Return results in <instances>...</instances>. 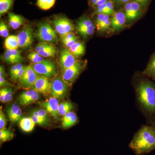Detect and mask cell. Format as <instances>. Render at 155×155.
Listing matches in <instances>:
<instances>
[{"instance_id": "6da1fadb", "label": "cell", "mask_w": 155, "mask_h": 155, "mask_svg": "<svg viewBox=\"0 0 155 155\" xmlns=\"http://www.w3.org/2000/svg\"><path fill=\"white\" fill-rule=\"evenodd\" d=\"M129 147L136 155L146 154L155 150V130L153 126H142L134 134Z\"/></svg>"}, {"instance_id": "7a4b0ae2", "label": "cell", "mask_w": 155, "mask_h": 155, "mask_svg": "<svg viewBox=\"0 0 155 155\" xmlns=\"http://www.w3.org/2000/svg\"><path fill=\"white\" fill-rule=\"evenodd\" d=\"M135 90L143 110L149 116H155V84L148 79L142 80Z\"/></svg>"}, {"instance_id": "3957f363", "label": "cell", "mask_w": 155, "mask_h": 155, "mask_svg": "<svg viewBox=\"0 0 155 155\" xmlns=\"http://www.w3.org/2000/svg\"><path fill=\"white\" fill-rule=\"evenodd\" d=\"M37 36L40 42L55 45L59 41L56 31L47 21H44L39 24Z\"/></svg>"}, {"instance_id": "277c9868", "label": "cell", "mask_w": 155, "mask_h": 155, "mask_svg": "<svg viewBox=\"0 0 155 155\" xmlns=\"http://www.w3.org/2000/svg\"><path fill=\"white\" fill-rule=\"evenodd\" d=\"M85 66V62L78 60L72 67L62 70L61 76L63 80L69 86L72 85L84 69Z\"/></svg>"}, {"instance_id": "5b68a950", "label": "cell", "mask_w": 155, "mask_h": 155, "mask_svg": "<svg viewBox=\"0 0 155 155\" xmlns=\"http://www.w3.org/2000/svg\"><path fill=\"white\" fill-rule=\"evenodd\" d=\"M56 32L62 37L75 30V25L72 21L67 17L63 16H56L52 20Z\"/></svg>"}, {"instance_id": "8992f818", "label": "cell", "mask_w": 155, "mask_h": 155, "mask_svg": "<svg viewBox=\"0 0 155 155\" xmlns=\"http://www.w3.org/2000/svg\"><path fill=\"white\" fill-rule=\"evenodd\" d=\"M32 66L39 75H43L49 79L57 75V67L54 62L52 60L46 59L41 63L34 64Z\"/></svg>"}, {"instance_id": "52a82bcc", "label": "cell", "mask_w": 155, "mask_h": 155, "mask_svg": "<svg viewBox=\"0 0 155 155\" xmlns=\"http://www.w3.org/2000/svg\"><path fill=\"white\" fill-rule=\"evenodd\" d=\"M69 85L63 80L62 76L56 78L51 83L50 93L53 97L62 99L67 95Z\"/></svg>"}, {"instance_id": "ba28073f", "label": "cell", "mask_w": 155, "mask_h": 155, "mask_svg": "<svg viewBox=\"0 0 155 155\" xmlns=\"http://www.w3.org/2000/svg\"><path fill=\"white\" fill-rule=\"evenodd\" d=\"M17 36L19 47L22 48H29L34 41V32L30 25L25 26Z\"/></svg>"}, {"instance_id": "9c48e42d", "label": "cell", "mask_w": 155, "mask_h": 155, "mask_svg": "<svg viewBox=\"0 0 155 155\" xmlns=\"http://www.w3.org/2000/svg\"><path fill=\"white\" fill-rule=\"evenodd\" d=\"M76 28L78 32L84 38L91 36L94 32L95 26L91 19L83 16L77 22Z\"/></svg>"}, {"instance_id": "30bf717a", "label": "cell", "mask_w": 155, "mask_h": 155, "mask_svg": "<svg viewBox=\"0 0 155 155\" xmlns=\"http://www.w3.org/2000/svg\"><path fill=\"white\" fill-rule=\"evenodd\" d=\"M38 75L34 69L33 66L28 65L26 67L24 74L18 81L22 87L31 88L34 84Z\"/></svg>"}, {"instance_id": "8fae6325", "label": "cell", "mask_w": 155, "mask_h": 155, "mask_svg": "<svg viewBox=\"0 0 155 155\" xmlns=\"http://www.w3.org/2000/svg\"><path fill=\"white\" fill-rule=\"evenodd\" d=\"M77 58L71 53L69 49L63 48L59 54V66L62 70L72 67L78 61Z\"/></svg>"}, {"instance_id": "7c38bea8", "label": "cell", "mask_w": 155, "mask_h": 155, "mask_svg": "<svg viewBox=\"0 0 155 155\" xmlns=\"http://www.w3.org/2000/svg\"><path fill=\"white\" fill-rule=\"evenodd\" d=\"M35 50L44 58H54L58 53V48L54 45L47 42H40Z\"/></svg>"}, {"instance_id": "4fadbf2b", "label": "cell", "mask_w": 155, "mask_h": 155, "mask_svg": "<svg viewBox=\"0 0 155 155\" xmlns=\"http://www.w3.org/2000/svg\"><path fill=\"white\" fill-rule=\"evenodd\" d=\"M39 93L33 89L22 92L19 96L18 101L21 106H25L35 102L39 99Z\"/></svg>"}, {"instance_id": "5bb4252c", "label": "cell", "mask_w": 155, "mask_h": 155, "mask_svg": "<svg viewBox=\"0 0 155 155\" xmlns=\"http://www.w3.org/2000/svg\"><path fill=\"white\" fill-rule=\"evenodd\" d=\"M51 83V82L48 78L39 75L34 84L31 88L40 93L47 94L50 92Z\"/></svg>"}, {"instance_id": "9a60e30c", "label": "cell", "mask_w": 155, "mask_h": 155, "mask_svg": "<svg viewBox=\"0 0 155 155\" xmlns=\"http://www.w3.org/2000/svg\"><path fill=\"white\" fill-rule=\"evenodd\" d=\"M42 107L45 110L57 119H59V106L60 105L58 99L51 97L41 103Z\"/></svg>"}, {"instance_id": "2e32d148", "label": "cell", "mask_w": 155, "mask_h": 155, "mask_svg": "<svg viewBox=\"0 0 155 155\" xmlns=\"http://www.w3.org/2000/svg\"><path fill=\"white\" fill-rule=\"evenodd\" d=\"M126 17L123 12H115L110 19L111 27L114 31H118L123 28L126 21Z\"/></svg>"}, {"instance_id": "e0dca14e", "label": "cell", "mask_w": 155, "mask_h": 155, "mask_svg": "<svg viewBox=\"0 0 155 155\" xmlns=\"http://www.w3.org/2000/svg\"><path fill=\"white\" fill-rule=\"evenodd\" d=\"M7 114L10 122L15 123L21 119L22 112L17 104L14 103L7 110Z\"/></svg>"}, {"instance_id": "ac0fdd59", "label": "cell", "mask_w": 155, "mask_h": 155, "mask_svg": "<svg viewBox=\"0 0 155 155\" xmlns=\"http://www.w3.org/2000/svg\"><path fill=\"white\" fill-rule=\"evenodd\" d=\"M9 25L14 29H17L25 22V19L22 16L12 12L8 13Z\"/></svg>"}, {"instance_id": "d6986e66", "label": "cell", "mask_w": 155, "mask_h": 155, "mask_svg": "<svg viewBox=\"0 0 155 155\" xmlns=\"http://www.w3.org/2000/svg\"><path fill=\"white\" fill-rule=\"evenodd\" d=\"M78 122V117L74 112H70L64 115L62 118V127L65 129L75 125Z\"/></svg>"}, {"instance_id": "ffe728a7", "label": "cell", "mask_w": 155, "mask_h": 155, "mask_svg": "<svg viewBox=\"0 0 155 155\" xmlns=\"http://www.w3.org/2000/svg\"><path fill=\"white\" fill-rule=\"evenodd\" d=\"M69 50L75 58H79L84 54L85 46L83 42L78 41L69 48Z\"/></svg>"}, {"instance_id": "44dd1931", "label": "cell", "mask_w": 155, "mask_h": 155, "mask_svg": "<svg viewBox=\"0 0 155 155\" xmlns=\"http://www.w3.org/2000/svg\"><path fill=\"white\" fill-rule=\"evenodd\" d=\"M142 13V6L135 1L131 2V8L130 13L127 19L128 20H134L139 17Z\"/></svg>"}, {"instance_id": "7402d4cb", "label": "cell", "mask_w": 155, "mask_h": 155, "mask_svg": "<svg viewBox=\"0 0 155 155\" xmlns=\"http://www.w3.org/2000/svg\"><path fill=\"white\" fill-rule=\"evenodd\" d=\"M35 122L30 117H24L20 120L19 126L23 131L29 132L32 131L35 125Z\"/></svg>"}, {"instance_id": "603a6c76", "label": "cell", "mask_w": 155, "mask_h": 155, "mask_svg": "<svg viewBox=\"0 0 155 155\" xmlns=\"http://www.w3.org/2000/svg\"><path fill=\"white\" fill-rule=\"evenodd\" d=\"M13 90L11 87H5L0 90V100L3 103L11 101L13 99Z\"/></svg>"}, {"instance_id": "cb8c5ba5", "label": "cell", "mask_w": 155, "mask_h": 155, "mask_svg": "<svg viewBox=\"0 0 155 155\" xmlns=\"http://www.w3.org/2000/svg\"><path fill=\"white\" fill-rule=\"evenodd\" d=\"M143 74L155 80V53L153 55Z\"/></svg>"}, {"instance_id": "d4e9b609", "label": "cell", "mask_w": 155, "mask_h": 155, "mask_svg": "<svg viewBox=\"0 0 155 155\" xmlns=\"http://www.w3.org/2000/svg\"><path fill=\"white\" fill-rule=\"evenodd\" d=\"M7 50H16L19 47L17 35H10L6 38L5 43Z\"/></svg>"}, {"instance_id": "484cf974", "label": "cell", "mask_w": 155, "mask_h": 155, "mask_svg": "<svg viewBox=\"0 0 155 155\" xmlns=\"http://www.w3.org/2000/svg\"><path fill=\"white\" fill-rule=\"evenodd\" d=\"M14 0H0V17L8 13L12 8Z\"/></svg>"}, {"instance_id": "4316f807", "label": "cell", "mask_w": 155, "mask_h": 155, "mask_svg": "<svg viewBox=\"0 0 155 155\" xmlns=\"http://www.w3.org/2000/svg\"><path fill=\"white\" fill-rule=\"evenodd\" d=\"M30 117L33 120L34 122H35V124L42 126H46L49 122V120L45 119L44 117L39 115L36 110L31 113Z\"/></svg>"}, {"instance_id": "83f0119b", "label": "cell", "mask_w": 155, "mask_h": 155, "mask_svg": "<svg viewBox=\"0 0 155 155\" xmlns=\"http://www.w3.org/2000/svg\"><path fill=\"white\" fill-rule=\"evenodd\" d=\"M73 108V104L70 102L66 101L61 103L59 106V114L60 116H64L67 113L71 112Z\"/></svg>"}, {"instance_id": "f1b7e54d", "label": "cell", "mask_w": 155, "mask_h": 155, "mask_svg": "<svg viewBox=\"0 0 155 155\" xmlns=\"http://www.w3.org/2000/svg\"><path fill=\"white\" fill-rule=\"evenodd\" d=\"M56 0H37L36 5L41 10L47 11L54 5Z\"/></svg>"}, {"instance_id": "f546056e", "label": "cell", "mask_w": 155, "mask_h": 155, "mask_svg": "<svg viewBox=\"0 0 155 155\" xmlns=\"http://www.w3.org/2000/svg\"><path fill=\"white\" fill-rule=\"evenodd\" d=\"M14 136L13 132L9 129H6L5 128L0 130L1 143L11 140L14 137Z\"/></svg>"}, {"instance_id": "4dcf8cb0", "label": "cell", "mask_w": 155, "mask_h": 155, "mask_svg": "<svg viewBox=\"0 0 155 155\" xmlns=\"http://www.w3.org/2000/svg\"><path fill=\"white\" fill-rule=\"evenodd\" d=\"M97 25L98 29L102 31L107 30L110 28V26H111V21L109 15H105L102 21Z\"/></svg>"}, {"instance_id": "1f68e13d", "label": "cell", "mask_w": 155, "mask_h": 155, "mask_svg": "<svg viewBox=\"0 0 155 155\" xmlns=\"http://www.w3.org/2000/svg\"><path fill=\"white\" fill-rule=\"evenodd\" d=\"M28 58L34 64H37L41 63L45 60L43 57L41 56L36 51H31L28 54Z\"/></svg>"}, {"instance_id": "d6a6232c", "label": "cell", "mask_w": 155, "mask_h": 155, "mask_svg": "<svg viewBox=\"0 0 155 155\" xmlns=\"http://www.w3.org/2000/svg\"><path fill=\"white\" fill-rule=\"evenodd\" d=\"M6 51L8 54L16 59L19 63H21L25 61V58L21 55V52L18 50H7Z\"/></svg>"}, {"instance_id": "836d02e7", "label": "cell", "mask_w": 155, "mask_h": 155, "mask_svg": "<svg viewBox=\"0 0 155 155\" xmlns=\"http://www.w3.org/2000/svg\"><path fill=\"white\" fill-rule=\"evenodd\" d=\"M2 60L6 63L9 64H19V62L14 57H12L11 55L8 54L7 52L5 51V52L3 54L2 57Z\"/></svg>"}, {"instance_id": "e575fe53", "label": "cell", "mask_w": 155, "mask_h": 155, "mask_svg": "<svg viewBox=\"0 0 155 155\" xmlns=\"http://www.w3.org/2000/svg\"><path fill=\"white\" fill-rule=\"evenodd\" d=\"M94 13L95 14H102L109 15V16L110 15L107 8L106 3L96 7Z\"/></svg>"}, {"instance_id": "d590c367", "label": "cell", "mask_w": 155, "mask_h": 155, "mask_svg": "<svg viewBox=\"0 0 155 155\" xmlns=\"http://www.w3.org/2000/svg\"><path fill=\"white\" fill-rule=\"evenodd\" d=\"M9 31L8 26L3 20L0 22V35L1 37L7 38L9 35Z\"/></svg>"}, {"instance_id": "8d00e7d4", "label": "cell", "mask_w": 155, "mask_h": 155, "mask_svg": "<svg viewBox=\"0 0 155 155\" xmlns=\"http://www.w3.org/2000/svg\"><path fill=\"white\" fill-rule=\"evenodd\" d=\"M24 66V65H22L21 63L15 64L14 66H12L10 70V73L11 77L16 75L20 69L23 68Z\"/></svg>"}, {"instance_id": "74e56055", "label": "cell", "mask_w": 155, "mask_h": 155, "mask_svg": "<svg viewBox=\"0 0 155 155\" xmlns=\"http://www.w3.org/2000/svg\"><path fill=\"white\" fill-rule=\"evenodd\" d=\"M7 124V120L5 116L2 109L0 110V129H5Z\"/></svg>"}, {"instance_id": "f35d334b", "label": "cell", "mask_w": 155, "mask_h": 155, "mask_svg": "<svg viewBox=\"0 0 155 155\" xmlns=\"http://www.w3.org/2000/svg\"><path fill=\"white\" fill-rule=\"evenodd\" d=\"M61 41H67L73 39L78 38V37L76 36L75 34L73 33H70L62 37H61Z\"/></svg>"}, {"instance_id": "ab89813d", "label": "cell", "mask_w": 155, "mask_h": 155, "mask_svg": "<svg viewBox=\"0 0 155 155\" xmlns=\"http://www.w3.org/2000/svg\"><path fill=\"white\" fill-rule=\"evenodd\" d=\"M27 67L26 66H24L23 67V68L22 69H20V70L17 72V74L16 75H14V76H12L11 77V78H12V79L14 80H19L20 78H21V77L22 76V75L24 74V72H25V69H26V67Z\"/></svg>"}, {"instance_id": "60d3db41", "label": "cell", "mask_w": 155, "mask_h": 155, "mask_svg": "<svg viewBox=\"0 0 155 155\" xmlns=\"http://www.w3.org/2000/svg\"><path fill=\"white\" fill-rule=\"evenodd\" d=\"M106 5L110 15H113L115 12L114 9V2L111 0H108L106 3Z\"/></svg>"}, {"instance_id": "b9f144b4", "label": "cell", "mask_w": 155, "mask_h": 155, "mask_svg": "<svg viewBox=\"0 0 155 155\" xmlns=\"http://www.w3.org/2000/svg\"><path fill=\"white\" fill-rule=\"evenodd\" d=\"M78 38L73 39L67 41H62V42L65 48L69 49L72 45L78 41Z\"/></svg>"}, {"instance_id": "7bdbcfd3", "label": "cell", "mask_w": 155, "mask_h": 155, "mask_svg": "<svg viewBox=\"0 0 155 155\" xmlns=\"http://www.w3.org/2000/svg\"><path fill=\"white\" fill-rule=\"evenodd\" d=\"M11 85L10 83L5 78L3 77H0V86L1 87H8Z\"/></svg>"}, {"instance_id": "ee69618b", "label": "cell", "mask_w": 155, "mask_h": 155, "mask_svg": "<svg viewBox=\"0 0 155 155\" xmlns=\"http://www.w3.org/2000/svg\"><path fill=\"white\" fill-rule=\"evenodd\" d=\"M151 0H134V1L139 3L142 7H147L149 4Z\"/></svg>"}, {"instance_id": "f6af8a7d", "label": "cell", "mask_w": 155, "mask_h": 155, "mask_svg": "<svg viewBox=\"0 0 155 155\" xmlns=\"http://www.w3.org/2000/svg\"><path fill=\"white\" fill-rule=\"evenodd\" d=\"M7 77V74L4 67L2 65L0 66V77H3L4 78Z\"/></svg>"}, {"instance_id": "bcb514c9", "label": "cell", "mask_w": 155, "mask_h": 155, "mask_svg": "<svg viewBox=\"0 0 155 155\" xmlns=\"http://www.w3.org/2000/svg\"><path fill=\"white\" fill-rule=\"evenodd\" d=\"M98 1L99 0H90V5L91 7L95 8L97 3L98 2Z\"/></svg>"}, {"instance_id": "7dc6e473", "label": "cell", "mask_w": 155, "mask_h": 155, "mask_svg": "<svg viewBox=\"0 0 155 155\" xmlns=\"http://www.w3.org/2000/svg\"><path fill=\"white\" fill-rule=\"evenodd\" d=\"M118 5L122 4V3H126L130 2V0H114Z\"/></svg>"}, {"instance_id": "c3c4849f", "label": "cell", "mask_w": 155, "mask_h": 155, "mask_svg": "<svg viewBox=\"0 0 155 155\" xmlns=\"http://www.w3.org/2000/svg\"><path fill=\"white\" fill-rule=\"evenodd\" d=\"M108 1V0H99L98 2L97 3L96 7H97V6H98L101 5H103V4H106V3Z\"/></svg>"}, {"instance_id": "681fc988", "label": "cell", "mask_w": 155, "mask_h": 155, "mask_svg": "<svg viewBox=\"0 0 155 155\" xmlns=\"http://www.w3.org/2000/svg\"><path fill=\"white\" fill-rule=\"evenodd\" d=\"M153 127L154 129L155 130V122H154V125H153Z\"/></svg>"}]
</instances>
